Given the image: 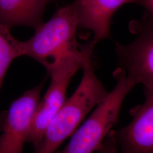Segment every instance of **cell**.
Instances as JSON below:
<instances>
[{"label": "cell", "instance_id": "9c48e42d", "mask_svg": "<svg viewBox=\"0 0 153 153\" xmlns=\"http://www.w3.org/2000/svg\"><path fill=\"white\" fill-rule=\"evenodd\" d=\"M51 0H0V22L7 27L27 26L35 29L42 23Z\"/></svg>", "mask_w": 153, "mask_h": 153}, {"label": "cell", "instance_id": "7c38bea8", "mask_svg": "<svg viewBox=\"0 0 153 153\" xmlns=\"http://www.w3.org/2000/svg\"><path fill=\"white\" fill-rule=\"evenodd\" d=\"M134 3L142 6L146 9V11L153 14V0H135Z\"/></svg>", "mask_w": 153, "mask_h": 153}, {"label": "cell", "instance_id": "8fae6325", "mask_svg": "<svg viewBox=\"0 0 153 153\" xmlns=\"http://www.w3.org/2000/svg\"><path fill=\"white\" fill-rule=\"evenodd\" d=\"M119 148L115 138V131L111 130L105 138L98 153H119Z\"/></svg>", "mask_w": 153, "mask_h": 153}, {"label": "cell", "instance_id": "30bf717a", "mask_svg": "<svg viewBox=\"0 0 153 153\" xmlns=\"http://www.w3.org/2000/svg\"><path fill=\"white\" fill-rule=\"evenodd\" d=\"M20 42L14 38L10 28L0 22V91L6 73L11 62L21 57ZM5 112L0 114V131L4 120Z\"/></svg>", "mask_w": 153, "mask_h": 153}, {"label": "cell", "instance_id": "3957f363", "mask_svg": "<svg viewBox=\"0 0 153 153\" xmlns=\"http://www.w3.org/2000/svg\"><path fill=\"white\" fill-rule=\"evenodd\" d=\"M113 76L116 83L112 90L73 133L65 147L55 153H93L100 148L105 138L118 122L126 97L136 86L119 67L113 72Z\"/></svg>", "mask_w": 153, "mask_h": 153}, {"label": "cell", "instance_id": "7a4b0ae2", "mask_svg": "<svg viewBox=\"0 0 153 153\" xmlns=\"http://www.w3.org/2000/svg\"><path fill=\"white\" fill-rule=\"evenodd\" d=\"M94 48L89 43L82 45L83 74L81 82L49 121L40 141L34 147V153H56L89 112L108 95V92L95 73L91 59Z\"/></svg>", "mask_w": 153, "mask_h": 153}, {"label": "cell", "instance_id": "6da1fadb", "mask_svg": "<svg viewBox=\"0 0 153 153\" xmlns=\"http://www.w3.org/2000/svg\"><path fill=\"white\" fill-rule=\"evenodd\" d=\"M78 28L74 6H63L47 22L36 28L31 38L20 42L21 56L38 61L48 75L55 73L75 75L83 61L82 46L76 39Z\"/></svg>", "mask_w": 153, "mask_h": 153}, {"label": "cell", "instance_id": "8992f818", "mask_svg": "<svg viewBox=\"0 0 153 153\" xmlns=\"http://www.w3.org/2000/svg\"><path fill=\"white\" fill-rule=\"evenodd\" d=\"M143 90L145 101L131 110V122L115 131L121 153H153V89Z\"/></svg>", "mask_w": 153, "mask_h": 153}, {"label": "cell", "instance_id": "ba28073f", "mask_svg": "<svg viewBox=\"0 0 153 153\" xmlns=\"http://www.w3.org/2000/svg\"><path fill=\"white\" fill-rule=\"evenodd\" d=\"M51 83L40 100L33 120L27 142L36 146L50 120L60 109L66 99V93L73 76L55 73L49 75Z\"/></svg>", "mask_w": 153, "mask_h": 153}, {"label": "cell", "instance_id": "52a82bcc", "mask_svg": "<svg viewBox=\"0 0 153 153\" xmlns=\"http://www.w3.org/2000/svg\"><path fill=\"white\" fill-rule=\"evenodd\" d=\"M135 0H76L72 5L76 10L79 27L91 31L95 46L111 36V24L115 12L122 6Z\"/></svg>", "mask_w": 153, "mask_h": 153}, {"label": "cell", "instance_id": "5b68a950", "mask_svg": "<svg viewBox=\"0 0 153 153\" xmlns=\"http://www.w3.org/2000/svg\"><path fill=\"white\" fill-rule=\"evenodd\" d=\"M44 82L23 93L5 112L0 131V153H23L41 98Z\"/></svg>", "mask_w": 153, "mask_h": 153}, {"label": "cell", "instance_id": "277c9868", "mask_svg": "<svg viewBox=\"0 0 153 153\" xmlns=\"http://www.w3.org/2000/svg\"><path fill=\"white\" fill-rule=\"evenodd\" d=\"M153 15L146 11L141 20L131 22L136 38L128 44L117 43L115 49L119 68L131 82L147 89H153Z\"/></svg>", "mask_w": 153, "mask_h": 153}]
</instances>
